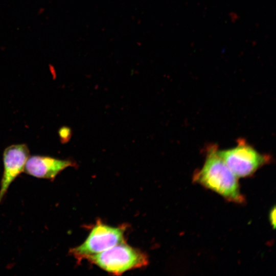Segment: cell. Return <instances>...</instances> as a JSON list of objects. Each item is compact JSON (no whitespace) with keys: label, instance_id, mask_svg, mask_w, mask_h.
<instances>
[{"label":"cell","instance_id":"cell-1","mask_svg":"<svg viewBox=\"0 0 276 276\" xmlns=\"http://www.w3.org/2000/svg\"><path fill=\"white\" fill-rule=\"evenodd\" d=\"M218 150L216 145L206 147L204 163L195 173L194 180L230 201L242 203L244 198L240 192L238 178L220 157Z\"/></svg>","mask_w":276,"mask_h":276},{"label":"cell","instance_id":"cell-2","mask_svg":"<svg viewBox=\"0 0 276 276\" xmlns=\"http://www.w3.org/2000/svg\"><path fill=\"white\" fill-rule=\"evenodd\" d=\"M86 260L114 275H120L128 270L144 267L149 263L148 257L144 252L131 246L125 241L90 256Z\"/></svg>","mask_w":276,"mask_h":276},{"label":"cell","instance_id":"cell-3","mask_svg":"<svg viewBox=\"0 0 276 276\" xmlns=\"http://www.w3.org/2000/svg\"><path fill=\"white\" fill-rule=\"evenodd\" d=\"M127 226H112L97 220L85 241L79 246L71 248L69 254L78 262L101 252L125 241L124 235Z\"/></svg>","mask_w":276,"mask_h":276},{"label":"cell","instance_id":"cell-4","mask_svg":"<svg viewBox=\"0 0 276 276\" xmlns=\"http://www.w3.org/2000/svg\"><path fill=\"white\" fill-rule=\"evenodd\" d=\"M218 153L237 178L251 176L271 162V157L261 153L243 139L231 148L218 150Z\"/></svg>","mask_w":276,"mask_h":276},{"label":"cell","instance_id":"cell-5","mask_svg":"<svg viewBox=\"0 0 276 276\" xmlns=\"http://www.w3.org/2000/svg\"><path fill=\"white\" fill-rule=\"evenodd\" d=\"M29 156V149L26 144L12 145L4 150L3 154L4 171L0 187V202L12 182L24 171Z\"/></svg>","mask_w":276,"mask_h":276},{"label":"cell","instance_id":"cell-6","mask_svg":"<svg viewBox=\"0 0 276 276\" xmlns=\"http://www.w3.org/2000/svg\"><path fill=\"white\" fill-rule=\"evenodd\" d=\"M76 166V163L71 159L34 155L29 156L24 172L33 177L53 181L66 168Z\"/></svg>","mask_w":276,"mask_h":276},{"label":"cell","instance_id":"cell-7","mask_svg":"<svg viewBox=\"0 0 276 276\" xmlns=\"http://www.w3.org/2000/svg\"><path fill=\"white\" fill-rule=\"evenodd\" d=\"M58 134L61 142L63 143H66L71 138L72 129L68 127L63 126L59 129Z\"/></svg>","mask_w":276,"mask_h":276},{"label":"cell","instance_id":"cell-8","mask_svg":"<svg viewBox=\"0 0 276 276\" xmlns=\"http://www.w3.org/2000/svg\"><path fill=\"white\" fill-rule=\"evenodd\" d=\"M270 222L272 223V225L274 228L275 227V207L273 208V210H271L270 213Z\"/></svg>","mask_w":276,"mask_h":276}]
</instances>
